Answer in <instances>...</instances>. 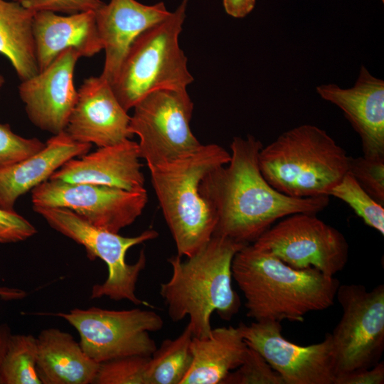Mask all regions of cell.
Listing matches in <instances>:
<instances>
[{"mask_svg": "<svg viewBox=\"0 0 384 384\" xmlns=\"http://www.w3.org/2000/svg\"><path fill=\"white\" fill-rule=\"evenodd\" d=\"M262 146L252 135L234 137L229 162L203 179L201 194L216 217L213 235L253 243L277 220L297 213H317L328 206V196L297 198L272 187L259 166Z\"/></svg>", "mask_w": 384, "mask_h": 384, "instance_id": "1", "label": "cell"}, {"mask_svg": "<svg viewBox=\"0 0 384 384\" xmlns=\"http://www.w3.org/2000/svg\"><path fill=\"white\" fill-rule=\"evenodd\" d=\"M231 270L247 316L257 321L302 322L306 314L331 307L340 285L334 276L313 267L295 269L253 244L235 254Z\"/></svg>", "mask_w": 384, "mask_h": 384, "instance_id": "2", "label": "cell"}, {"mask_svg": "<svg viewBox=\"0 0 384 384\" xmlns=\"http://www.w3.org/2000/svg\"><path fill=\"white\" fill-rule=\"evenodd\" d=\"M248 245V244H247ZM245 244L213 235L197 252L183 261L179 255L168 259L172 274L160 284V295L174 322L189 317L193 336L206 337L215 311L230 321L240 308V299L232 287V262Z\"/></svg>", "mask_w": 384, "mask_h": 384, "instance_id": "3", "label": "cell"}, {"mask_svg": "<svg viewBox=\"0 0 384 384\" xmlns=\"http://www.w3.org/2000/svg\"><path fill=\"white\" fill-rule=\"evenodd\" d=\"M230 159V154L223 147L209 144L177 159L148 166L152 187L180 257L192 256L213 236L216 217L201 194V183L208 173Z\"/></svg>", "mask_w": 384, "mask_h": 384, "instance_id": "4", "label": "cell"}, {"mask_svg": "<svg viewBox=\"0 0 384 384\" xmlns=\"http://www.w3.org/2000/svg\"><path fill=\"white\" fill-rule=\"evenodd\" d=\"M348 159L324 129L307 124L281 134L262 146L258 155L267 182L278 191L297 198L329 196L348 172Z\"/></svg>", "mask_w": 384, "mask_h": 384, "instance_id": "5", "label": "cell"}, {"mask_svg": "<svg viewBox=\"0 0 384 384\" xmlns=\"http://www.w3.org/2000/svg\"><path fill=\"white\" fill-rule=\"evenodd\" d=\"M188 0L164 21L139 35L124 57L110 84L127 111L149 93L159 90H186L193 78L178 44Z\"/></svg>", "mask_w": 384, "mask_h": 384, "instance_id": "6", "label": "cell"}, {"mask_svg": "<svg viewBox=\"0 0 384 384\" xmlns=\"http://www.w3.org/2000/svg\"><path fill=\"white\" fill-rule=\"evenodd\" d=\"M33 210L53 229L82 245L90 260L99 258L106 264L107 277L103 283L92 286V299L108 297L117 302L128 300L135 305H149L136 294L139 274L146 264L144 251L142 250L134 264H128L125 257L132 247L156 238V230L149 229L137 236L124 237L96 227L68 208L33 206Z\"/></svg>", "mask_w": 384, "mask_h": 384, "instance_id": "7", "label": "cell"}, {"mask_svg": "<svg viewBox=\"0 0 384 384\" xmlns=\"http://www.w3.org/2000/svg\"><path fill=\"white\" fill-rule=\"evenodd\" d=\"M53 315L76 329L82 350L98 363L127 356H151L156 345L149 333L164 326L159 314L139 308L109 310L92 306Z\"/></svg>", "mask_w": 384, "mask_h": 384, "instance_id": "8", "label": "cell"}, {"mask_svg": "<svg viewBox=\"0 0 384 384\" xmlns=\"http://www.w3.org/2000/svg\"><path fill=\"white\" fill-rule=\"evenodd\" d=\"M336 298L343 314L331 334L337 376L370 368L384 349V285L370 291L362 284L338 287Z\"/></svg>", "mask_w": 384, "mask_h": 384, "instance_id": "9", "label": "cell"}, {"mask_svg": "<svg viewBox=\"0 0 384 384\" xmlns=\"http://www.w3.org/2000/svg\"><path fill=\"white\" fill-rule=\"evenodd\" d=\"M133 108L129 130L139 137V156L148 166L177 159L201 145L190 128L193 103L186 90L151 92Z\"/></svg>", "mask_w": 384, "mask_h": 384, "instance_id": "10", "label": "cell"}, {"mask_svg": "<svg viewBox=\"0 0 384 384\" xmlns=\"http://www.w3.org/2000/svg\"><path fill=\"white\" fill-rule=\"evenodd\" d=\"M252 244L292 267H313L328 276L341 271L348 260V244L344 235L316 213L286 216Z\"/></svg>", "mask_w": 384, "mask_h": 384, "instance_id": "11", "label": "cell"}, {"mask_svg": "<svg viewBox=\"0 0 384 384\" xmlns=\"http://www.w3.org/2000/svg\"><path fill=\"white\" fill-rule=\"evenodd\" d=\"M147 201L145 188L127 191L50 178L31 191L33 206L68 208L92 225L116 233L135 222Z\"/></svg>", "mask_w": 384, "mask_h": 384, "instance_id": "12", "label": "cell"}, {"mask_svg": "<svg viewBox=\"0 0 384 384\" xmlns=\"http://www.w3.org/2000/svg\"><path fill=\"white\" fill-rule=\"evenodd\" d=\"M238 326L247 346L266 360L285 384H334L331 334L319 343L303 346L287 340L277 321H255Z\"/></svg>", "mask_w": 384, "mask_h": 384, "instance_id": "13", "label": "cell"}, {"mask_svg": "<svg viewBox=\"0 0 384 384\" xmlns=\"http://www.w3.org/2000/svg\"><path fill=\"white\" fill-rule=\"evenodd\" d=\"M80 57L75 49H66L46 68L18 86L28 119L41 130L53 134L65 131L77 101L73 74Z\"/></svg>", "mask_w": 384, "mask_h": 384, "instance_id": "14", "label": "cell"}, {"mask_svg": "<svg viewBox=\"0 0 384 384\" xmlns=\"http://www.w3.org/2000/svg\"><path fill=\"white\" fill-rule=\"evenodd\" d=\"M129 121L110 82L101 75L92 76L78 90L65 132L76 142L107 146L132 137Z\"/></svg>", "mask_w": 384, "mask_h": 384, "instance_id": "15", "label": "cell"}, {"mask_svg": "<svg viewBox=\"0 0 384 384\" xmlns=\"http://www.w3.org/2000/svg\"><path fill=\"white\" fill-rule=\"evenodd\" d=\"M317 93L338 107L359 134L363 156L384 158V81L361 66L355 85H321Z\"/></svg>", "mask_w": 384, "mask_h": 384, "instance_id": "16", "label": "cell"}, {"mask_svg": "<svg viewBox=\"0 0 384 384\" xmlns=\"http://www.w3.org/2000/svg\"><path fill=\"white\" fill-rule=\"evenodd\" d=\"M164 3L145 5L136 0H110L95 11L105 58L100 75L110 84L114 80L129 46L145 30L168 18Z\"/></svg>", "mask_w": 384, "mask_h": 384, "instance_id": "17", "label": "cell"}, {"mask_svg": "<svg viewBox=\"0 0 384 384\" xmlns=\"http://www.w3.org/2000/svg\"><path fill=\"white\" fill-rule=\"evenodd\" d=\"M139 159L138 143L127 139L70 159L50 178L127 191L142 190L144 188V176Z\"/></svg>", "mask_w": 384, "mask_h": 384, "instance_id": "18", "label": "cell"}, {"mask_svg": "<svg viewBox=\"0 0 384 384\" xmlns=\"http://www.w3.org/2000/svg\"><path fill=\"white\" fill-rule=\"evenodd\" d=\"M33 33L39 71L66 49H75L81 57H91L103 50L95 12L92 11L66 16L48 11H36Z\"/></svg>", "mask_w": 384, "mask_h": 384, "instance_id": "19", "label": "cell"}, {"mask_svg": "<svg viewBox=\"0 0 384 384\" xmlns=\"http://www.w3.org/2000/svg\"><path fill=\"white\" fill-rule=\"evenodd\" d=\"M91 146L73 140L64 131L53 134L39 152L0 169V208L14 210L20 196L49 179L70 159L89 152Z\"/></svg>", "mask_w": 384, "mask_h": 384, "instance_id": "20", "label": "cell"}, {"mask_svg": "<svg viewBox=\"0 0 384 384\" xmlns=\"http://www.w3.org/2000/svg\"><path fill=\"white\" fill-rule=\"evenodd\" d=\"M36 338V369L42 384H93L100 363L84 352L71 334L48 328Z\"/></svg>", "mask_w": 384, "mask_h": 384, "instance_id": "21", "label": "cell"}, {"mask_svg": "<svg viewBox=\"0 0 384 384\" xmlns=\"http://www.w3.org/2000/svg\"><path fill=\"white\" fill-rule=\"evenodd\" d=\"M247 348L239 326L212 329L208 336H193L192 363L181 384H222L242 364Z\"/></svg>", "mask_w": 384, "mask_h": 384, "instance_id": "22", "label": "cell"}, {"mask_svg": "<svg viewBox=\"0 0 384 384\" xmlns=\"http://www.w3.org/2000/svg\"><path fill=\"white\" fill-rule=\"evenodd\" d=\"M34 14L16 1L0 0V53L9 59L21 81L39 72L33 33Z\"/></svg>", "mask_w": 384, "mask_h": 384, "instance_id": "23", "label": "cell"}, {"mask_svg": "<svg viewBox=\"0 0 384 384\" xmlns=\"http://www.w3.org/2000/svg\"><path fill=\"white\" fill-rule=\"evenodd\" d=\"M193 334L188 324L175 338L164 340L151 355L149 384H181L192 363Z\"/></svg>", "mask_w": 384, "mask_h": 384, "instance_id": "24", "label": "cell"}, {"mask_svg": "<svg viewBox=\"0 0 384 384\" xmlns=\"http://www.w3.org/2000/svg\"><path fill=\"white\" fill-rule=\"evenodd\" d=\"M36 363V337L11 334L0 368V384H42Z\"/></svg>", "mask_w": 384, "mask_h": 384, "instance_id": "25", "label": "cell"}, {"mask_svg": "<svg viewBox=\"0 0 384 384\" xmlns=\"http://www.w3.org/2000/svg\"><path fill=\"white\" fill-rule=\"evenodd\" d=\"M329 196L348 204L369 227L384 235V207L372 198L347 172L331 189Z\"/></svg>", "mask_w": 384, "mask_h": 384, "instance_id": "26", "label": "cell"}, {"mask_svg": "<svg viewBox=\"0 0 384 384\" xmlns=\"http://www.w3.org/2000/svg\"><path fill=\"white\" fill-rule=\"evenodd\" d=\"M149 358L133 355L101 363L93 384H149Z\"/></svg>", "mask_w": 384, "mask_h": 384, "instance_id": "27", "label": "cell"}, {"mask_svg": "<svg viewBox=\"0 0 384 384\" xmlns=\"http://www.w3.org/2000/svg\"><path fill=\"white\" fill-rule=\"evenodd\" d=\"M222 384H285L280 375L255 350L248 346L242 364Z\"/></svg>", "mask_w": 384, "mask_h": 384, "instance_id": "28", "label": "cell"}, {"mask_svg": "<svg viewBox=\"0 0 384 384\" xmlns=\"http://www.w3.org/2000/svg\"><path fill=\"white\" fill-rule=\"evenodd\" d=\"M348 172L372 198L384 206V158L349 156Z\"/></svg>", "mask_w": 384, "mask_h": 384, "instance_id": "29", "label": "cell"}, {"mask_svg": "<svg viewBox=\"0 0 384 384\" xmlns=\"http://www.w3.org/2000/svg\"><path fill=\"white\" fill-rule=\"evenodd\" d=\"M46 145L37 138H25L0 123V169L15 164L41 151Z\"/></svg>", "mask_w": 384, "mask_h": 384, "instance_id": "30", "label": "cell"}, {"mask_svg": "<svg viewBox=\"0 0 384 384\" xmlns=\"http://www.w3.org/2000/svg\"><path fill=\"white\" fill-rule=\"evenodd\" d=\"M34 12L48 11L73 14L85 11H96L103 4L101 0H13Z\"/></svg>", "mask_w": 384, "mask_h": 384, "instance_id": "31", "label": "cell"}, {"mask_svg": "<svg viewBox=\"0 0 384 384\" xmlns=\"http://www.w3.org/2000/svg\"><path fill=\"white\" fill-rule=\"evenodd\" d=\"M36 233L35 226L14 210H7L0 208V243L24 241Z\"/></svg>", "mask_w": 384, "mask_h": 384, "instance_id": "32", "label": "cell"}, {"mask_svg": "<svg viewBox=\"0 0 384 384\" xmlns=\"http://www.w3.org/2000/svg\"><path fill=\"white\" fill-rule=\"evenodd\" d=\"M384 363L383 361L370 368L361 369L337 376L334 384H383Z\"/></svg>", "mask_w": 384, "mask_h": 384, "instance_id": "33", "label": "cell"}, {"mask_svg": "<svg viewBox=\"0 0 384 384\" xmlns=\"http://www.w3.org/2000/svg\"><path fill=\"white\" fill-rule=\"evenodd\" d=\"M255 0H223L225 12L237 18L245 17L255 8Z\"/></svg>", "mask_w": 384, "mask_h": 384, "instance_id": "34", "label": "cell"}, {"mask_svg": "<svg viewBox=\"0 0 384 384\" xmlns=\"http://www.w3.org/2000/svg\"><path fill=\"white\" fill-rule=\"evenodd\" d=\"M26 296V292L21 289L0 286V298L3 300H19L25 298Z\"/></svg>", "mask_w": 384, "mask_h": 384, "instance_id": "35", "label": "cell"}, {"mask_svg": "<svg viewBox=\"0 0 384 384\" xmlns=\"http://www.w3.org/2000/svg\"><path fill=\"white\" fill-rule=\"evenodd\" d=\"M11 331L6 324H0V368L6 351Z\"/></svg>", "mask_w": 384, "mask_h": 384, "instance_id": "36", "label": "cell"}, {"mask_svg": "<svg viewBox=\"0 0 384 384\" xmlns=\"http://www.w3.org/2000/svg\"><path fill=\"white\" fill-rule=\"evenodd\" d=\"M4 82H5L4 78L1 75H0V90L3 87Z\"/></svg>", "mask_w": 384, "mask_h": 384, "instance_id": "37", "label": "cell"}, {"mask_svg": "<svg viewBox=\"0 0 384 384\" xmlns=\"http://www.w3.org/2000/svg\"><path fill=\"white\" fill-rule=\"evenodd\" d=\"M383 2H384V0H381Z\"/></svg>", "mask_w": 384, "mask_h": 384, "instance_id": "38", "label": "cell"}]
</instances>
